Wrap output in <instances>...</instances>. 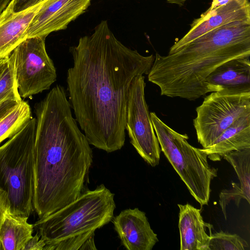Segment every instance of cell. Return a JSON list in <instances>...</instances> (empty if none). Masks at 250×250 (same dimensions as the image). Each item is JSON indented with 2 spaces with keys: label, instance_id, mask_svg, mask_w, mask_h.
Masks as SVG:
<instances>
[{
  "label": "cell",
  "instance_id": "7",
  "mask_svg": "<svg viewBox=\"0 0 250 250\" xmlns=\"http://www.w3.org/2000/svg\"><path fill=\"white\" fill-rule=\"evenodd\" d=\"M196 111L193 125L197 140L203 148H207L237 119L250 115V92H212Z\"/></svg>",
  "mask_w": 250,
  "mask_h": 250
},
{
  "label": "cell",
  "instance_id": "8",
  "mask_svg": "<svg viewBox=\"0 0 250 250\" xmlns=\"http://www.w3.org/2000/svg\"><path fill=\"white\" fill-rule=\"evenodd\" d=\"M45 38L39 36L28 38L11 53L21 98L30 97L48 90L56 81V69L46 52Z\"/></svg>",
  "mask_w": 250,
  "mask_h": 250
},
{
  "label": "cell",
  "instance_id": "27",
  "mask_svg": "<svg viewBox=\"0 0 250 250\" xmlns=\"http://www.w3.org/2000/svg\"><path fill=\"white\" fill-rule=\"evenodd\" d=\"M232 0H212L211 5L208 9H212L217 7L227 4Z\"/></svg>",
  "mask_w": 250,
  "mask_h": 250
},
{
  "label": "cell",
  "instance_id": "13",
  "mask_svg": "<svg viewBox=\"0 0 250 250\" xmlns=\"http://www.w3.org/2000/svg\"><path fill=\"white\" fill-rule=\"evenodd\" d=\"M44 1L17 12L14 1L11 0L0 14V60L8 57L26 39V31Z\"/></svg>",
  "mask_w": 250,
  "mask_h": 250
},
{
  "label": "cell",
  "instance_id": "10",
  "mask_svg": "<svg viewBox=\"0 0 250 250\" xmlns=\"http://www.w3.org/2000/svg\"><path fill=\"white\" fill-rule=\"evenodd\" d=\"M91 0H45L26 31V39L46 37L52 32L65 29L86 10Z\"/></svg>",
  "mask_w": 250,
  "mask_h": 250
},
{
  "label": "cell",
  "instance_id": "23",
  "mask_svg": "<svg viewBox=\"0 0 250 250\" xmlns=\"http://www.w3.org/2000/svg\"><path fill=\"white\" fill-rule=\"evenodd\" d=\"M45 246V242L37 233L26 243L22 250H43Z\"/></svg>",
  "mask_w": 250,
  "mask_h": 250
},
{
  "label": "cell",
  "instance_id": "12",
  "mask_svg": "<svg viewBox=\"0 0 250 250\" xmlns=\"http://www.w3.org/2000/svg\"><path fill=\"white\" fill-rule=\"evenodd\" d=\"M112 220L122 245L128 250H151L159 241L145 212L137 208L122 210Z\"/></svg>",
  "mask_w": 250,
  "mask_h": 250
},
{
  "label": "cell",
  "instance_id": "4",
  "mask_svg": "<svg viewBox=\"0 0 250 250\" xmlns=\"http://www.w3.org/2000/svg\"><path fill=\"white\" fill-rule=\"evenodd\" d=\"M114 197V194L101 184L39 218L33 226L45 243L43 250H79L97 229L112 221L116 208Z\"/></svg>",
  "mask_w": 250,
  "mask_h": 250
},
{
  "label": "cell",
  "instance_id": "3",
  "mask_svg": "<svg viewBox=\"0 0 250 250\" xmlns=\"http://www.w3.org/2000/svg\"><path fill=\"white\" fill-rule=\"evenodd\" d=\"M250 56V21L231 22L199 36L175 52L156 53L148 80L161 95L195 100L208 93L206 80L230 60Z\"/></svg>",
  "mask_w": 250,
  "mask_h": 250
},
{
  "label": "cell",
  "instance_id": "18",
  "mask_svg": "<svg viewBox=\"0 0 250 250\" xmlns=\"http://www.w3.org/2000/svg\"><path fill=\"white\" fill-rule=\"evenodd\" d=\"M32 118L29 105L22 100L0 119V143L15 135Z\"/></svg>",
  "mask_w": 250,
  "mask_h": 250
},
{
  "label": "cell",
  "instance_id": "5",
  "mask_svg": "<svg viewBox=\"0 0 250 250\" xmlns=\"http://www.w3.org/2000/svg\"><path fill=\"white\" fill-rule=\"evenodd\" d=\"M36 119L32 118L0 146V189L6 192L10 211L29 217L33 211Z\"/></svg>",
  "mask_w": 250,
  "mask_h": 250
},
{
  "label": "cell",
  "instance_id": "2",
  "mask_svg": "<svg viewBox=\"0 0 250 250\" xmlns=\"http://www.w3.org/2000/svg\"><path fill=\"white\" fill-rule=\"evenodd\" d=\"M33 210L39 218L70 204L83 192L92 150L72 116L64 87L57 84L35 105Z\"/></svg>",
  "mask_w": 250,
  "mask_h": 250
},
{
  "label": "cell",
  "instance_id": "29",
  "mask_svg": "<svg viewBox=\"0 0 250 250\" xmlns=\"http://www.w3.org/2000/svg\"><path fill=\"white\" fill-rule=\"evenodd\" d=\"M6 58L4 59L0 60V75L3 70Z\"/></svg>",
  "mask_w": 250,
  "mask_h": 250
},
{
  "label": "cell",
  "instance_id": "24",
  "mask_svg": "<svg viewBox=\"0 0 250 250\" xmlns=\"http://www.w3.org/2000/svg\"><path fill=\"white\" fill-rule=\"evenodd\" d=\"M44 0H14V10L20 11L33 6Z\"/></svg>",
  "mask_w": 250,
  "mask_h": 250
},
{
  "label": "cell",
  "instance_id": "1",
  "mask_svg": "<svg viewBox=\"0 0 250 250\" xmlns=\"http://www.w3.org/2000/svg\"><path fill=\"white\" fill-rule=\"evenodd\" d=\"M69 52L73 64L67 72V91L76 122L90 145L108 153L121 149L131 83L148 75L155 57L125 46L106 20Z\"/></svg>",
  "mask_w": 250,
  "mask_h": 250
},
{
  "label": "cell",
  "instance_id": "11",
  "mask_svg": "<svg viewBox=\"0 0 250 250\" xmlns=\"http://www.w3.org/2000/svg\"><path fill=\"white\" fill-rule=\"evenodd\" d=\"M250 21V3L249 0H232L227 4L208 9L200 18L190 24L187 34L169 49L173 53L199 36L225 24L235 21Z\"/></svg>",
  "mask_w": 250,
  "mask_h": 250
},
{
  "label": "cell",
  "instance_id": "22",
  "mask_svg": "<svg viewBox=\"0 0 250 250\" xmlns=\"http://www.w3.org/2000/svg\"><path fill=\"white\" fill-rule=\"evenodd\" d=\"M10 202L6 192L0 189V228L6 213L10 210Z\"/></svg>",
  "mask_w": 250,
  "mask_h": 250
},
{
  "label": "cell",
  "instance_id": "26",
  "mask_svg": "<svg viewBox=\"0 0 250 250\" xmlns=\"http://www.w3.org/2000/svg\"><path fill=\"white\" fill-rule=\"evenodd\" d=\"M94 235L89 237L81 247L79 250H97L94 244Z\"/></svg>",
  "mask_w": 250,
  "mask_h": 250
},
{
  "label": "cell",
  "instance_id": "14",
  "mask_svg": "<svg viewBox=\"0 0 250 250\" xmlns=\"http://www.w3.org/2000/svg\"><path fill=\"white\" fill-rule=\"evenodd\" d=\"M250 56L235 58L217 67L206 78L208 92H250Z\"/></svg>",
  "mask_w": 250,
  "mask_h": 250
},
{
  "label": "cell",
  "instance_id": "9",
  "mask_svg": "<svg viewBox=\"0 0 250 250\" xmlns=\"http://www.w3.org/2000/svg\"><path fill=\"white\" fill-rule=\"evenodd\" d=\"M143 75L135 77L131 84L127 102L125 130L130 142L148 165H159L161 148L145 96Z\"/></svg>",
  "mask_w": 250,
  "mask_h": 250
},
{
  "label": "cell",
  "instance_id": "19",
  "mask_svg": "<svg viewBox=\"0 0 250 250\" xmlns=\"http://www.w3.org/2000/svg\"><path fill=\"white\" fill-rule=\"evenodd\" d=\"M223 158L233 167L239 180L245 199L250 203V148L230 152Z\"/></svg>",
  "mask_w": 250,
  "mask_h": 250
},
{
  "label": "cell",
  "instance_id": "28",
  "mask_svg": "<svg viewBox=\"0 0 250 250\" xmlns=\"http://www.w3.org/2000/svg\"><path fill=\"white\" fill-rule=\"evenodd\" d=\"M11 0H0V14L5 9Z\"/></svg>",
  "mask_w": 250,
  "mask_h": 250
},
{
  "label": "cell",
  "instance_id": "15",
  "mask_svg": "<svg viewBox=\"0 0 250 250\" xmlns=\"http://www.w3.org/2000/svg\"><path fill=\"white\" fill-rule=\"evenodd\" d=\"M180 250H208L212 226L204 222L200 210L189 203L178 204Z\"/></svg>",
  "mask_w": 250,
  "mask_h": 250
},
{
  "label": "cell",
  "instance_id": "17",
  "mask_svg": "<svg viewBox=\"0 0 250 250\" xmlns=\"http://www.w3.org/2000/svg\"><path fill=\"white\" fill-rule=\"evenodd\" d=\"M28 217L6 213L0 228L1 250H22L32 237L34 226L27 222Z\"/></svg>",
  "mask_w": 250,
  "mask_h": 250
},
{
  "label": "cell",
  "instance_id": "25",
  "mask_svg": "<svg viewBox=\"0 0 250 250\" xmlns=\"http://www.w3.org/2000/svg\"><path fill=\"white\" fill-rule=\"evenodd\" d=\"M20 103L7 100L0 104V119Z\"/></svg>",
  "mask_w": 250,
  "mask_h": 250
},
{
  "label": "cell",
  "instance_id": "20",
  "mask_svg": "<svg viewBox=\"0 0 250 250\" xmlns=\"http://www.w3.org/2000/svg\"><path fill=\"white\" fill-rule=\"evenodd\" d=\"M7 100L21 103V97L16 81L14 62L12 55L6 58L3 70L0 75V104Z\"/></svg>",
  "mask_w": 250,
  "mask_h": 250
},
{
  "label": "cell",
  "instance_id": "21",
  "mask_svg": "<svg viewBox=\"0 0 250 250\" xmlns=\"http://www.w3.org/2000/svg\"><path fill=\"white\" fill-rule=\"evenodd\" d=\"M248 242L236 234L221 230L211 234L208 250H249Z\"/></svg>",
  "mask_w": 250,
  "mask_h": 250
},
{
  "label": "cell",
  "instance_id": "16",
  "mask_svg": "<svg viewBox=\"0 0 250 250\" xmlns=\"http://www.w3.org/2000/svg\"><path fill=\"white\" fill-rule=\"evenodd\" d=\"M250 148V115L237 119L209 147L201 148L212 161L230 152Z\"/></svg>",
  "mask_w": 250,
  "mask_h": 250
},
{
  "label": "cell",
  "instance_id": "6",
  "mask_svg": "<svg viewBox=\"0 0 250 250\" xmlns=\"http://www.w3.org/2000/svg\"><path fill=\"white\" fill-rule=\"evenodd\" d=\"M161 150L186 185L189 193L201 206L207 205L211 192V181L218 169L208 164L207 155L192 146L188 136L174 130L155 112H150Z\"/></svg>",
  "mask_w": 250,
  "mask_h": 250
}]
</instances>
